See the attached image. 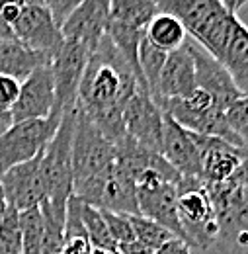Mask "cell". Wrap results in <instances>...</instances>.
<instances>
[{"label": "cell", "mask_w": 248, "mask_h": 254, "mask_svg": "<svg viewBox=\"0 0 248 254\" xmlns=\"http://www.w3.org/2000/svg\"><path fill=\"white\" fill-rule=\"evenodd\" d=\"M139 88L143 86L133 68L106 33L90 53L74 108L80 110L114 145H118L127 137L124 127L125 106Z\"/></svg>", "instance_id": "cell-1"}, {"label": "cell", "mask_w": 248, "mask_h": 254, "mask_svg": "<svg viewBox=\"0 0 248 254\" xmlns=\"http://www.w3.org/2000/svg\"><path fill=\"white\" fill-rule=\"evenodd\" d=\"M158 12L176 16L186 33L209 55L221 59L233 22L231 14L221 0H153Z\"/></svg>", "instance_id": "cell-2"}, {"label": "cell", "mask_w": 248, "mask_h": 254, "mask_svg": "<svg viewBox=\"0 0 248 254\" xmlns=\"http://www.w3.org/2000/svg\"><path fill=\"white\" fill-rule=\"evenodd\" d=\"M203 188L219 221L217 254H248V188L231 178L203 182Z\"/></svg>", "instance_id": "cell-3"}, {"label": "cell", "mask_w": 248, "mask_h": 254, "mask_svg": "<svg viewBox=\"0 0 248 254\" xmlns=\"http://www.w3.org/2000/svg\"><path fill=\"white\" fill-rule=\"evenodd\" d=\"M162 112L166 116H170L178 126H182L191 133L219 137L231 145L248 149L227 122V116H225L227 106H223L221 102H217L213 96L207 94L201 88H195L186 98H176V100L164 102Z\"/></svg>", "instance_id": "cell-4"}, {"label": "cell", "mask_w": 248, "mask_h": 254, "mask_svg": "<svg viewBox=\"0 0 248 254\" xmlns=\"http://www.w3.org/2000/svg\"><path fill=\"white\" fill-rule=\"evenodd\" d=\"M72 131L74 110L62 116L57 133L41 155V176L45 182L47 201L55 211L66 213V201L72 195Z\"/></svg>", "instance_id": "cell-5"}, {"label": "cell", "mask_w": 248, "mask_h": 254, "mask_svg": "<svg viewBox=\"0 0 248 254\" xmlns=\"http://www.w3.org/2000/svg\"><path fill=\"white\" fill-rule=\"evenodd\" d=\"M70 159L72 188L110 172L116 164V145L76 108Z\"/></svg>", "instance_id": "cell-6"}, {"label": "cell", "mask_w": 248, "mask_h": 254, "mask_svg": "<svg viewBox=\"0 0 248 254\" xmlns=\"http://www.w3.org/2000/svg\"><path fill=\"white\" fill-rule=\"evenodd\" d=\"M135 195L139 215L158 223L160 227L168 229L174 237L186 241L182 223L178 217L176 182H172L155 168H147L135 178Z\"/></svg>", "instance_id": "cell-7"}, {"label": "cell", "mask_w": 248, "mask_h": 254, "mask_svg": "<svg viewBox=\"0 0 248 254\" xmlns=\"http://www.w3.org/2000/svg\"><path fill=\"white\" fill-rule=\"evenodd\" d=\"M61 120L62 116L51 114L45 120H28L6 127L0 133V174L43 153Z\"/></svg>", "instance_id": "cell-8"}, {"label": "cell", "mask_w": 248, "mask_h": 254, "mask_svg": "<svg viewBox=\"0 0 248 254\" xmlns=\"http://www.w3.org/2000/svg\"><path fill=\"white\" fill-rule=\"evenodd\" d=\"M90 49L74 39H64L59 51L51 59V74L55 84V110L53 114L64 116L74 110L78 86L84 74V68L90 59Z\"/></svg>", "instance_id": "cell-9"}, {"label": "cell", "mask_w": 248, "mask_h": 254, "mask_svg": "<svg viewBox=\"0 0 248 254\" xmlns=\"http://www.w3.org/2000/svg\"><path fill=\"white\" fill-rule=\"evenodd\" d=\"M12 33L49 63L64 41L61 28L55 24L47 6H22L16 22L12 24Z\"/></svg>", "instance_id": "cell-10"}, {"label": "cell", "mask_w": 248, "mask_h": 254, "mask_svg": "<svg viewBox=\"0 0 248 254\" xmlns=\"http://www.w3.org/2000/svg\"><path fill=\"white\" fill-rule=\"evenodd\" d=\"M124 127L129 139L160 155L164 112L147 90L139 88L129 98L124 110Z\"/></svg>", "instance_id": "cell-11"}, {"label": "cell", "mask_w": 248, "mask_h": 254, "mask_svg": "<svg viewBox=\"0 0 248 254\" xmlns=\"http://www.w3.org/2000/svg\"><path fill=\"white\" fill-rule=\"evenodd\" d=\"M55 110V84L49 63L39 64L20 82V94L10 110V124L45 120Z\"/></svg>", "instance_id": "cell-12"}, {"label": "cell", "mask_w": 248, "mask_h": 254, "mask_svg": "<svg viewBox=\"0 0 248 254\" xmlns=\"http://www.w3.org/2000/svg\"><path fill=\"white\" fill-rule=\"evenodd\" d=\"M41 155L43 153L0 174L6 203L16 207L18 211L39 207L41 201L47 197L45 182L41 176Z\"/></svg>", "instance_id": "cell-13"}, {"label": "cell", "mask_w": 248, "mask_h": 254, "mask_svg": "<svg viewBox=\"0 0 248 254\" xmlns=\"http://www.w3.org/2000/svg\"><path fill=\"white\" fill-rule=\"evenodd\" d=\"M110 26V0H82L62 22L64 39H74L94 51Z\"/></svg>", "instance_id": "cell-14"}, {"label": "cell", "mask_w": 248, "mask_h": 254, "mask_svg": "<svg viewBox=\"0 0 248 254\" xmlns=\"http://www.w3.org/2000/svg\"><path fill=\"white\" fill-rule=\"evenodd\" d=\"M195 145L199 149V178L203 182H225L239 168L248 149L227 143L225 139L193 133Z\"/></svg>", "instance_id": "cell-15"}, {"label": "cell", "mask_w": 248, "mask_h": 254, "mask_svg": "<svg viewBox=\"0 0 248 254\" xmlns=\"http://www.w3.org/2000/svg\"><path fill=\"white\" fill-rule=\"evenodd\" d=\"M195 88H197L195 64H193L191 37H189L178 49L168 53L166 63H164L162 72H160V80H158L156 104L162 108L164 102L176 100V98H186Z\"/></svg>", "instance_id": "cell-16"}, {"label": "cell", "mask_w": 248, "mask_h": 254, "mask_svg": "<svg viewBox=\"0 0 248 254\" xmlns=\"http://www.w3.org/2000/svg\"><path fill=\"white\" fill-rule=\"evenodd\" d=\"M160 155L180 178H199V149L193 133L178 126L170 116L164 114Z\"/></svg>", "instance_id": "cell-17"}, {"label": "cell", "mask_w": 248, "mask_h": 254, "mask_svg": "<svg viewBox=\"0 0 248 254\" xmlns=\"http://www.w3.org/2000/svg\"><path fill=\"white\" fill-rule=\"evenodd\" d=\"M191 55H193V64H195V82L197 88L205 90L207 94H211L217 102L223 106H231L239 96V88L235 86L231 74L227 72V68L223 63L215 59L213 55H209L203 47H199L193 39H191Z\"/></svg>", "instance_id": "cell-18"}, {"label": "cell", "mask_w": 248, "mask_h": 254, "mask_svg": "<svg viewBox=\"0 0 248 254\" xmlns=\"http://www.w3.org/2000/svg\"><path fill=\"white\" fill-rule=\"evenodd\" d=\"M219 61L231 74L239 92L248 96V28L239 20V16L233 22L225 51Z\"/></svg>", "instance_id": "cell-19"}, {"label": "cell", "mask_w": 248, "mask_h": 254, "mask_svg": "<svg viewBox=\"0 0 248 254\" xmlns=\"http://www.w3.org/2000/svg\"><path fill=\"white\" fill-rule=\"evenodd\" d=\"M49 61H45L41 55L28 49L18 39H0V74L12 76L16 80H24L31 72Z\"/></svg>", "instance_id": "cell-20"}, {"label": "cell", "mask_w": 248, "mask_h": 254, "mask_svg": "<svg viewBox=\"0 0 248 254\" xmlns=\"http://www.w3.org/2000/svg\"><path fill=\"white\" fill-rule=\"evenodd\" d=\"M145 37L156 45L158 49L170 53L174 49H178L184 41L187 39L186 28L182 26V22L176 16L158 12L155 18L147 24L145 28Z\"/></svg>", "instance_id": "cell-21"}, {"label": "cell", "mask_w": 248, "mask_h": 254, "mask_svg": "<svg viewBox=\"0 0 248 254\" xmlns=\"http://www.w3.org/2000/svg\"><path fill=\"white\" fill-rule=\"evenodd\" d=\"M158 14L153 0H110V20L145 30Z\"/></svg>", "instance_id": "cell-22"}, {"label": "cell", "mask_w": 248, "mask_h": 254, "mask_svg": "<svg viewBox=\"0 0 248 254\" xmlns=\"http://www.w3.org/2000/svg\"><path fill=\"white\" fill-rule=\"evenodd\" d=\"M168 53L158 49L156 45H153L145 35L141 39L139 45V68H141V76L145 82L147 92L151 94V98L156 102V92H158V80H160V72L162 66L166 63Z\"/></svg>", "instance_id": "cell-23"}, {"label": "cell", "mask_w": 248, "mask_h": 254, "mask_svg": "<svg viewBox=\"0 0 248 254\" xmlns=\"http://www.w3.org/2000/svg\"><path fill=\"white\" fill-rule=\"evenodd\" d=\"M80 217H82V225L88 237V243L92 249H102V251H116V243L108 231L106 219L102 215V209L88 205L82 201L80 205Z\"/></svg>", "instance_id": "cell-24"}, {"label": "cell", "mask_w": 248, "mask_h": 254, "mask_svg": "<svg viewBox=\"0 0 248 254\" xmlns=\"http://www.w3.org/2000/svg\"><path fill=\"white\" fill-rule=\"evenodd\" d=\"M20 225H22L20 254H43V217L39 207L20 211Z\"/></svg>", "instance_id": "cell-25"}, {"label": "cell", "mask_w": 248, "mask_h": 254, "mask_svg": "<svg viewBox=\"0 0 248 254\" xmlns=\"http://www.w3.org/2000/svg\"><path fill=\"white\" fill-rule=\"evenodd\" d=\"M129 221H131V227H133V235H135V241L141 243L145 249L153 251L155 253L160 245H164L168 239H172L174 235L160 227L158 223L151 221L143 215H129Z\"/></svg>", "instance_id": "cell-26"}, {"label": "cell", "mask_w": 248, "mask_h": 254, "mask_svg": "<svg viewBox=\"0 0 248 254\" xmlns=\"http://www.w3.org/2000/svg\"><path fill=\"white\" fill-rule=\"evenodd\" d=\"M0 249L4 254L22 253V225H20V211L12 205L0 215Z\"/></svg>", "instance_id": "cell-27"}, {"label": "cell", "mask_w": 248, "mask_h": 254, "mask_svg": "<svg viewBox=\"0 0 248 254\" xmlns=\"http://www.w3.org/2000/svg\"><path fill=\"white\" fill-rule=\"evenodd\" d=\"M227 122L237 137L248 147V96H239L225 112Z\"/></svg>", "instance_id": "cell-28"}, {"label": "cell", "mask_w": 248, "mask_h": 254, "mask_svg": "<svg viewBox=\"0 0 248 254\" xmlns=\"http://www.w3.org/2000/svg\"><path fill=\"white\" fill-rule=\"evenodd\" d=\"M102 215H104L106 225H108V231H110V235H112V239H114V243H116V249H118L120 245H127V243H133V241H135L129 215L106 211V209H102Z\"/></svg>", "instance_id": "cell-29"}, {"label": "cell", "mask_w": 248, "mask_h": 254, "mask_svg": "<svg viewBox=\"0 0 248 254\" xmlns=\"http://www.w3.org/2000/svg\"><path fill=\"white\" fill-rule=\"evenodd\" d=\"M18 94H20V80L0 74V116H10V110L16 104Z\"/></svg>", "instance_id": "cell-30"}, {"label": "cell", "mask_w": 248, "mask_h": 254, "mask_svg": "<svg viewBox=\"0 0 248 254\" xmlns=\"http://www.w3.org/2000/svg\"><path fill=\"white\" fill-rule=\"evenodd\" d=\"M80 2H82V0H45V6L49 8V12H51L55 24L61 28L62 22L68 18V14H70Z\"/></svg>", "instance_id": "cell-31"}, {"label": "cell", "mask_w": 248, "mask_h": 254, "mask_svg": "<svg viewBox=\"0 0 248 254\" xmlns=\"http://www.w3.org/2000/svg\"><path fill=\"white\" fill-rule=\"evenodd\" d=\"M92 247L84 237H64L57 254H90Z\"/></svg>", "instance_id": "cell-32"}, {"label": "cell", "mask_w": 248, "mask_h": 254, "mask_svg": "<svg viewBox=\"0 0 248 254\" xmlns=\"http://www.w3.org/2000/svg\"><path fill=\"white\" fill-rule=\"evenodd\" d=\"M153 254H191V249H189V245L184 239L172 237L164 245H160Z\"/></svg>", "instance_id": "cell-33"}, {"label": "cell", "mask_w": 248, "mask_h": 254, "mask_svg": "<svg viewBox=\"0 0 248 254\" xmlns=\"http://www.w3.org/2000/svg\"><path fill=\"white\" fill-rule=\"evenodd\" d=\"M231 180H233V182H237L239 186L248 188V155L247 157H243L241 164H239V168H237V170H235V174L231 176Z\"/></svg>", "instance_id": "cell-34"}, {"label": "cell", "mask_w": 248, "mask_h": 254, "mask_svg": "<svg viewBox=\"0 0 248 254\" xmlns=\"http://www.w3.org/2000/svg\"><path fill=\"white\" fill-rule=\"evenodd\" d=\"M116 253L118 254H153V251H149V249H145L141 243L133 241V243H127V245H120V247L116 249Z\"/></svg>", "instance_id": "cell-35"}, {"label": "cell", "mask_w": 248, "mask_h": 254, "mask_svg": "<svg viewBox=\"0 0 248 254\" xmlns=\"http://www.w3.org/2000/svg\"><path fill=\"white\" fill-rule=\"evenodd\" d=\"M0 39H16L12 33V28L2 20V16H0Z\"/></svg>", "instance_id": "cell-36"}, {"label": "cell", "mask_w": 248, "mask_h": 254, "mask_svg": "<svg viewBox=\"0 0 248 254\" xmlns=\"http://www.w3.org/2000/svg\"><path fill=\"white\" fill-rule=\"evenodd\" d=\"M22 6H45V0H20Z\"/></svg>", "instance_id": "cell-37"}, {"label": "cell", "mask_w": 248, "mask_h": 254, "mask_svg": "<svg viewBox=\"0 0 248 254\" xmlns=\"http://www.w3.org/2000/svg\"><path fill=\"white\" fill-rule=\"evenodd\" d=\"M6 195H4V188H2V182H0V215H2V211L6 209Z\"/></svg>", "instance_id": "cell-38"}, {"label": "cell", "mask_w": 248, "mask_h": 254, "mask_svg": "<svg viewBox=\"0 0 248 254\" xmlns=\"http://www.w3.org/2000/svg\"><path fill=\"white\" fill-rule=\"evenodd\" d=\"M221 2H223V6H225L231 14H237V12H235V2H237V0H221Z\"/></svg>", "instance_id": "cell-39"}, {"label": "cell", "mask_w": 248, "mask_h": 254, "mask_svg": "<svg viewBox=\"0 0 248 254\" xmlns=\"http://www.w3.org/2000/svg\"><path fill=\"white\" fill-rule=\"evenodd\" d=\"M247 4H248V0H237V2H235V12H239V10H241L243 6H247Z\"/></svg>", "instance_id": "cell-40"}, {"label": "cell", "mask_w": 248, "mask_h": 254, "mask_svg": "<svg viewBox=\"0 0 248 254\" xmlns=\"http://www.w3.org/2000/svg\"><path fill=\"white\" fill-rule=\"evenodd\" d=\"M90 254H118L116 251H102V249H92Z\"/></svg>", "instance_id": "cell-41"}, {"label": "cell", "mask_w": 248, "mask_h": 254, "mask_svg": "<svg viewBox=\"0 0 248 254\" xmlns=\"http://www.w3.org/2000/svg\"><path fill=\"white\" fill-rule=\"evenodd\" d=\"M0 122H8V126H10V120H8V116H0Z\"/></svg>", "instance_id": "cell-42"}, {"label": "cell", "mask_w": 248, "mask_h": 254, "mask_svg": "<svg viewBox=\"0 0 248 254\" xmlns=\"http://www.w3.org/2000/svg\"><path fill=\"white\" fill-rule=\"evenodd\" d=\"M0 254H4V253H2V249H0Z\"/></svg>", "instance_id": "cell-43"}]
</instances>
